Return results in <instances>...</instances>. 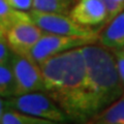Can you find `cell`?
<instances>
[{"mask_svg":"<svg viewBox=\"0 0 124 124\" xmlns=\"http://www.w3.org/2000/svg\"><path fill=\"white\" fill-rule=\"evenodd\" d=\"M45 92L69 120L87 122L85 113L86 64L82 46L57 54L39 65Z\"/></svg>","mask_w":124,"mask_h":124,"instance_id":"6da1fadb","label":"cell"},{"mask_svg":"<svg viewBox=\"0 0 124 124\" xmlns=\"http://www.w3.org/2000/svg\"><path fill=\"white\" fill-rule=\"evenodd\" d=\"M86 64L85 113L87 121L110 106L124 92L117 71L115 56L95 44L82 46Z\"/></svg>","mask_w":124,"mask_h":124,"instance_id":"7a4b0ae2","label":"cell"},{"mask_svg":"<svg viewBox=\"0 0 124 124\" xmlns=\"http://www.w3.org/2000/svg\"><path fill=\"white\" fill-rule=\"evenodd\" d=\"M4 103L5 108L50 120L53 123H63L68 119L61 108L48 94L42 93V91L16 95L7 98Z\"/></svg>","mask_w":124,"mask_h":124,"instance_id":"3957f363","label":"cell"},{"mask_svg":"<svg viewBox=\"0 0 124 124\" xmlns=\"http://www.w3.org/2000/svg\"><path fill=\"white\" fill-rule=\"evenodd\" d=\"M96 41H98V38L96 37H78L45 32L28 52L26 57L40 65L46 59L57 54L87 45L96 44Z\"/></svg>","mask_w":124,"mask_h":124,"instance_id":"277c9868","label":"cell"},{"mask_svg":"<svg viewBox=\"0 0 124 124\" xmlns=\"http://www.w3.org/2000/svg\"><path fill=\"white\" fill-rule=\"evenodd\" d=\"M28 13L31 21L46 33L98 38V31L91 27H85L78 24L69 17V15L42 13L34 9H31Z\"/></svg>","mask_w":124,"mask_h":124,"instance_id":"5b68a950","label":"cell"},{"mask_svg":"<svg viewBox=\"0 0 124 124\" xmlns=\"http://www.w3.org/2000/svg\"><path fill=\"white\" fill-rule=\"evenodd\" d=\"M9 62L17 85L16 95L37 91L45 92L44 78L39 65L30 60L28 57L14 52Z\"/></svg>","mask_w":124,"mask_h":124,"instance_id":"8992f818","label":"cell"},{"mask_svg":"<svg viewBox=\"0 0 124 124\" xmlns=\"http://www.w3.org/2000/svg\"><path fill=\"white\" fill-rule=\"evenodd\" d=\"M45 32L28 20L17 23L5 32L6 41L14 53L26 56Z\"/></svg>","mask_w":124,"mask_h":124,"instance_id":"52a82bcc","label":"cell"},{"mask_svg":"<svg viewBox=\"0 0 124 124\" xmlns=\"http://www.w3.org/2000/svg\"><path fill=\"white\" fill-rule=\"evenodd\" d=\"M69 17L85 27H103L108 14L101 0H77L69 11Z\"/></svg>","mask_w":124,"mask_h":124,"instance_id":"ba28073f","label":"cell"},{"mask_svg":"<svg viewBox=\"0 0 124 124\" xmlns=\"http://www.w3.org/2000/svg\"><path fill=\"white\" fill-rule=\"evenodd\" d=\"M98 41L110 50H121L124 46V9L108 21L98 33Z\"/></svg>","mask_w":124,"mask_h":124,"instance_id":"9c48e42d","label":"cell"},{"mask_svg":"<svg viewBox=\"0 0 124 124\" xmlns=\"http://www.w3.org/2000/svg\"><path fill=\"white\" fill-rule=\"evenodd\" d=\"M87 123L94 124H124V92L110 106L93 115Z\"/></svg>","mask_w":124,"mask_h":124,"instance_id":"30bf717a","label":"cell"},{"mask_svg":"<svg viewBox=\"0 0 124 124\" xmlns=\"http://www.w3.org/2000/svg\"><path fill=\"white\" fill-rule=\"evenodd\" d=\"M28 20H31L29 13L18 10L11 7L6 0H0V24L5 29V32L17 23Z\"/></svg>","mask_w":124,"mask_h":124,"instance_id":"8fae6325","label":"cell"},{"mask_svg":"<svg viewBox=\"0 0 124 124\" xmlns=\"http://www.w3.org/2000/svg\"><path fill=\"white\" fill-rule=\"evenodd\" d=\"M1 124H53L52 121L6 108L0 118Z\"/></svg>","mask_w":124,"mask_h":124,"instance_id":"7c38bea8","label":"cell"},{"mask_svg":"<svg viewBox=\"0 0 124 124\" xmlns=\"http://www.w3.org/2000/svg\"><path fill=\"white\" fill-rule=\"evenodd\" d=\"M17 94V85L10 62L0 63V97L9 98Z\"/></svg>","mask_w":124,"mask_h":124,"instance_id":"4fadbf2b","label":"cell"},{"mask_svg":"<svg viewBox=\"0 0 124 124\" xmlns=\"http://www.w3.org/2000/svg\"><path fill=\"white\" fill-rule=\"evenodd\" d=\"M77 0H33L32 9L42 13L68 15Z\"/></svg>","mask_w":124,"mask_h":124,"instance_id":"5bb4252c","label":"cell"},{"mask_svg":"<svg viewBox=\"0 0 124 124\" xmlns=\"http://www.w3.org/2000/svg\"><path fill=\"white\" fill-rule=\"evenodd\" d=\"M114 56L120 81L124 86V52L122 50H116V51H114Z\"/></svg>","mask_w":124,"mask_h":124,"instance_id":"9a60e30c","label":"cell"},{"mask_svg":"<svg viewBox=\"0 0 124 124\" xmlns=\"http://www.w3.org/2000/svg\"><path fill=\"white\" fill-rule=\"evenodd\" d=\"M103 2V4L106 5L107 9H108V22L112 20L116 15H118L122 9H124V7L118 4L115 0H101ZM107 22V23H108Z\"/></svg>","mask_w":124,"mask_h":124,"instance_id":"2e32d148","label":"cell"},{"mask_svg":"<svg viewBox=\"0 0 124 124\" xmlns=\"http://www.w3.org/2000/svg\"><path fill=\"white\" fill-rule=\"evenodd\" d=\"M11 55H13V51L7 44L6 37L4 36L0 38V63L9 61Z\"/></svg>","mask_w":124,"mask_h":124,"instance_id":"e0dca14e","label":"cell"},{"mask_svg":"<svg viewBox=\"0 0 124 124\" xmlns=\"http://www.w3.org/2000/svg\"><path fill=\"white\" fill-rule=\"evenodd\" d=\"M14 8L22 11H30L32 9L33 0H6Z\"/></svg>","mask_w":124,"mask_h":124,"instance_id":"ac0fdd59","label":"cell"},{"mask_svg":"<svg viewBox=\"0 0 124 124\" xmlns=\"http://www.w3.org/2000/svg\"><path fill=\"white\" fill-rule=\"evenodd\" d=\"M4 108H5V103L1 98H0V118H1L2 113H3V111H4Z\"/></svg>","mask_w":124,"mask_h":124,"instance_id":"d6986e66","label":"cell"},{"mask_svg":"<svg viewBox=\"0 0 124 124\" xmlns=\"http://www.w3.org/2000/svg\"><path fill=\"white\" fill-rule=\"evenodd\" d=\"M4 36H5V29L1 26V24H0V38L4 37Z\"/></svg>","mask_w":124,"mask_h":124,"instance_id":"ffe728a7","label":"cell"},{"mask_svg":"<svg viewBox=\"0 0 124 124\" xmlns=\"http://www.w3.org/2000/svg\"><path fill=\"white\" fill-rule=\"evenodd\" d=\"M115 1L117 2L118 4H120L121 6H123V7H124V0H115Z\"/></svg>","mask_w":124,"mask_h":124,"instance_id":"44dd1931","label":"cell"},{"mask_svg":"<svg viewBox=\"0 0 124 124\" xmlns=\"http://www.w3.org/2000/svg\"><path fill=\"white\" fill-rule=\"evenodd\" d=\"M121 50H122V51H123V52H124V46H123V48H122V49H121Z\"/></svg>","mask_w":124,"mask_h":124,"instance_id":"7402d4cb","label":"cell"}]
</instances>
